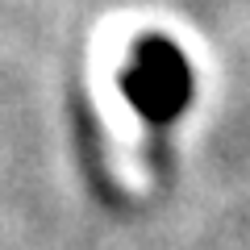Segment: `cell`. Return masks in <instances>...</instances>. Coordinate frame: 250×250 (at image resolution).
<instances>
[{
  "label": "cell",
  "instance_id": "cell-1",
  "mask_svg": "<svg viewBox=\"0 0 250 250\" xmlns=\"http://www.w3.org/2000/svg\"><path fill=\"white\" fill-rule=\"evenodd\" d=\"M121 92L150 125H171L192 104V67L171 38L146 34L121 67Z\"/></svg>",
  "mask_w": 250,
  "mask_h": 250
}]
</instances>
